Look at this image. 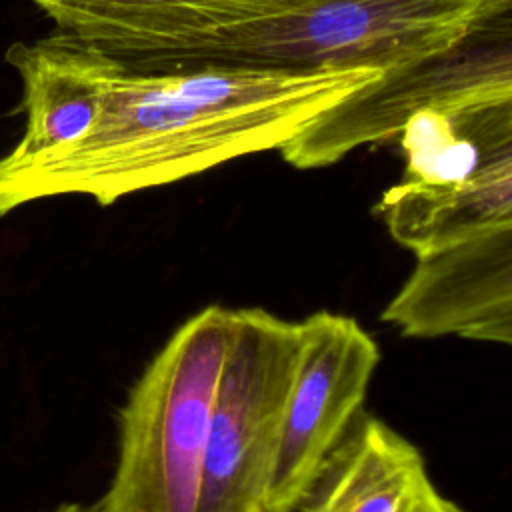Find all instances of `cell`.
Listing matches in <instances>:
<instances>
[{
  "instance_id": "8992f818",
  "label": "cell",
  "mask_w": 512,
  "mask_h": 512,
  "mask_svg": "<svg viewBox=\"0 0 512 512\" xmlns=\"http://www.w3.org/2000/svg\"><path fill=\"white\" fill-rule=\"evenodd\" d=\"M302 350L288 394L264 512H292L364 410L380 362L376 340L346 314L300 320Z\"/></svg>"
},
{
  "instance_id": "5b68a950",
  "label": "cell",
  "mask_w": 512,
  "mask_h": 512,
  "mask_svg": "<svg viewBox=\"0 0 512 512\" xmlns=\"http://www.w3.org/2000/svg\"><path fill=\"white\" fill-rule=\"evenodd\" d=\"M512 88L510 6L486 16L454 48L382 74L316 118L280 148L300 170L326 168L388 140L418 110L462 94Z\"/></svg>"
},
{
  "instance_id": "8fae6325",
  "label": "cell",
  "mask_w": 512,
  "mask_h": 512,
  "mask_svg": "<svg viewBox=\"0 0 512 512\" xmlns=\"http://www.w3.org/2000/svg\"><path fill=\"white\" fill-rule=\"evenodd\" d=\"M388 234L414 256L512 228V160L458 186L396 182L374 206Z\"/></svg>"
},
{
  "instance_id": "6da1fadb",
  "label": "cell",
  "mask_w": 512,
  "mask_h": 512,
  "mask_svg": "<svg viewBox=\"0 0 512 512\" xmlns=\"http://www.w3.org/2000/svg\"><path fill=\"white\" fill-rule=\"evenodd\" d=\"M382 74L378 68L152 74L122 68L86 136L28 162L0 158V216L68 194L110 206L246 154L280 150Z\"/></svg>"
},
{
  "instance_id": "30bf717a",
  "label": "cell",
  "mask_w": 512,
  "mask_h": 512,
  "mask_svg": "<svg viewBox=\"0 0 512 512\" xmlns=\"http://www.w3.org/2000/svg\"><path fill=\"white\" fill-rule=\"evenodd\" d=\"M54 24L104 52L176 40L276 14L308 0H30Z\"/></svg>"
},
{
  "instance_id": "3957f363",
  "label": "cell",
  "mask_w": 512,
  "mask_h": 512,
  "mask_svg": "<svg viewBox=\"0 0 512 512\" xmlns=\"http://www.w3.org/2000/svg\"><path fill=\"white\" fill-rule=\"evenodd\" d=\"M234 308L184 320L134 380L118 410V458L94 512H196L218 378Z\"/></svg>"
},
{
  "instance_id": "ba28073f",
  "label": "cell",
  "mask_w": 512,
  "mask_h": 512,
  "mask_svg": "<svg viewBox=\"0 0 512 512\" xmlns=\"http://www.w3.org/2000/svg\"><path fill=\"white\" fill-rule=\"evenodd\" d=\"M6 60L22 80L26 112L22 138L2 156L10 164L40 158L86 136L122 72L112 56L62 32L12 44Z\"/></svg>"
},
{
  "instance_id": "7c38bea8",
  "label": "cell",
  "mask_w": 512,
  "mask_h": 512,
  "mask_svg": "<svg viewBox=\"0 0 512 512\" xmlns=\"http://www.w3.org/2000/svg\"><path fill=\"white\" fill-rule=\"evenodd\" d=\"M52 512H94V506H82V504H76V502H66V504H60L58 508H54Z\"/></svg>"
},
{
  "instance_id": "277c9868",
  "label": "cell",
  "mask_w": 512,
  "mask_h": 512,
  "mask_svg": "<svg viewBox=\"0 0 512 512\" xmlns=\"http://www.w3.org/2000/svg\"><path fill=\"white\" fill-rule=\"evenodd\" d=\"M234 318L212 404L196 512H264L300 362V322L264 308H234Z\"/></svg>"
},
{
  "instance_id": "52a82bcc",
  "label": "cell",
  "mask_w": 512,
  "mask_h": 512,
  "mask_svg": "<svg viewBox=\"0 0 512 512\" xmlns=\"http://www.w3.org/2000/svg\"><path fill=\"white\" fill-rule=\"evenodd\" d=\"M382 320L406 338L512 344V228L416 256Z\"/></svg>"
},
{
  "instance_id": "9c48e42d",
  "label": "cell",
  "mask_w": 512,
  "mask_h": 512,
  "mask_svg": "<svg viewBox=\"0 0 512 512\" xmlns=\"http://www.w3.org/2000/svg\"><path fill=\"white\" fill-rule=\"evenodd\" d=\"M292 512H464L434 484L422 452L366 410Z\"/></svg>"
},
{
  "instance_id": "7a4b0ae2",
  "label": "cell",
  "mask_w": 512,
  "mask_h": 512,
  "mask_svg": "<svg viewBox=\"0 0 512 512\" xmlns=\"http://www.w3.org/2000/svg\"><path fill=\"white\" fill-rule=\"evenodd\" d=\"M512 0H308L196 36L108 50L138 74L196 68L384 74L446 52ZM104 52V50H102Z\"/></svg>"
}]
</instances>
